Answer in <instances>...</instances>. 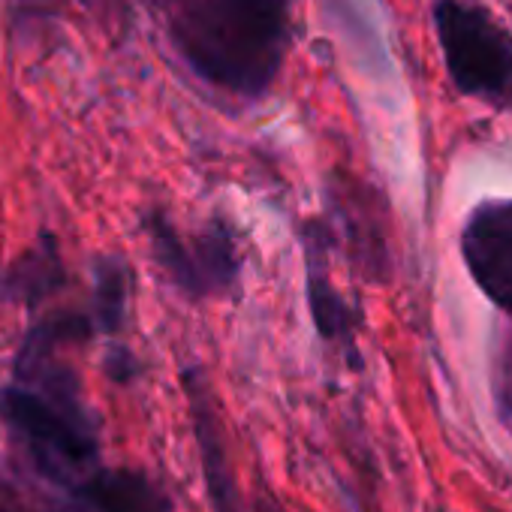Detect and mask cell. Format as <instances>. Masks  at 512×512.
<instances>
[{
    "mask_svg": "<svg viewBox=\"0 0 512 512\" xmlns=\"http://www.w3.org/2000/svg\"><path fill=\"white\" fill-rule=\"evenodd\" d=\"M175 55L208 85L256 100L275 85L290 43V0H148Z\"/></svg>",
    "mask_w": 512,
    "mask_h": 512,
    "instance_id": "6da1fadb",
    "label": "cell"
},
{
    "mask_svg": "<svg viewBox=\"0 0 512 512\" xmlns=\"http://www.w3.org/2000/svg\"><path fill=\"white\" fill-rule=\"evenodd\" d=\"M19 386L0 389L4 416L31 446L37 467L55 482H85V470L97 461L94 422L88 419L73 377L52 368L49 347L28 338L19 359Z\"/></svg>",
    "mask_w": 512,
    "mask_h": 512,
    "instance_id": "7a4b0ae2",
    "label": "cell"
},
{
    "mask_svg": "<svg viewBox=\"0 0 512 512\" xmlns=\"http://www.w3.org/2000/svg\"><path fill=\"white\" fill-rule=\"evenodd\" d=\"M431 19L455 91L512 109V31L479 0H437Z\"/></svg>",
    "mask_w": 512,
    "mask_h": 512,
    "instance_id": "3957f363",
    "label": "cell"
},
{
    "mask_svg": "<svg viewBox=\"0 0 512 512\" xmlns=\"http://www.w3.org/2000/svg\"><path fill=\"white\" fill-rule=\"evenodd\" d=\"M467 275L512 320V199L479 202L461 226Z\"/></svg>",
    "mask_w": 512,
    "mask_h": 512,
    "instance_id": "277c9868",
    "label": "cell"
},
{
    "mask_svg": "<svg viewBox=\"0 0 512 512\" xmlns=\"http://www.w3.org/2000/svg\"><path fill=\"white\" fill-rule=\"evenodd\" d=\"M184 386H187L196 449H199V458H202V473H205V485H208V497L214 503V512H241L235 476H232L229 458H226L223 422L217 416V404H214V398L208 392V383L196 368H190L184 374Z\"/></svg>",
    "mask_w": 512,
    "mask_h": 512,
    "instance_id": "5b68a950",
    "label": "cell"
},
{
    "mask_svg": "<svg viewBox=\"0 0 512 512\" xmlns=\"http://www.w3.org/2000/svg\"><path fill=\"white\" fill-rule=\"evenodd\" d=\"M79 494L97 512H172L169 494L133 470H97L85 476Z\"/></svg>",
    "mask_w": 512,
    "mask_h": 512,
    "instance_id": "8992f818",
    "label": "cell"
},
{
    "mask_svg": "<svg viewBox=\"0 0 512 512\" xmlns=\"http://www.w3.org/2000/svg\"><path fill=\"white\" fill-rule=\"evenodd\" d=\"M145 229H148V238H151L154 260L169 272L175 287H181L190 296H205V287H202L199 272H196L193 250L178 238V232L169 226V220L163 214H151L145 220Z\"/></svg>",
    "mask_w": 512,
    "mask_h": 512,
    "instance_id": "52a82bcc",
    "label": "cell"
},
{
    "mask_svg": "<svg viewBox=\"0 0 512 512\" xmlns=\"http://www.w3.org/2000/svg\"><path fill=\"white\" fill-rule=\"evenodd\" d=\"M308 302H311V314H314V326L326 341H344L350 344L353 338V326L356 317L350 311V305L335 293V287L329 284L323 263L311 256V269H308Z\"/></svg>",
    "mask_w": 512,
    "mask_h": 512,
    "instance_id": "ba28073f",
    "label": "cell"
},
{
    "mask_svg": "<svg viewBox=\"0 0 512 512\" xmlns=\"http://www.w3.org/2000/svg\"><path fill=\"white\" fill-rule=\"evenodd\" d=\"M64 281L61 260H58V247L55 241H40L31 253H25L10 272V293L28 305H37L46 299L58 284Z\"/></svg>",
    "mask_w": 512,
    "mask_h": 512,
    "instance_id": "9c48e42d",
    "label": "cell"
},
{
    "mask_svg": "<svg viewBox=\"0 0 512 512\" xmlns=\"http://www.w3.org/2000/svg\"><path fill=\"white\" fill-rule=\"evenodd\" d=\"M127 314V266L112 256H103L97 263V296H94V317L100 332L115 335L124 326Z\"/></svg>",
    "mask_w": 512,
    "mask_h": 512,
    "instance_id": "30bf717a",
    "label": "cell"
},
{
    "mask_svg": "<svg viewBox=\"0 0 512 512\" xmlns=\"http://www.w3.org/2000/svg\"><path fill=\"white\" fill-rule=\"evenodd\" d=\"M491 395H494V410L503 428L512 434V332H503V341L494 350V365H491Z\"/></svg>",
    "mask_w": 512,
    "mask_h": 512,
    "instance_id": "8fae6325",
    "label": "cell"
},
{
    "mask_svg": "<svg viewBox=\"0 0 512 512\" xmlns=\"http://www.w3.org/2000/svg\"><path fill=\"white\" fill-rule=\"evenodd\" d=\"M106 371H109V377L115 380V383H130L133 380V374L139 371V365H136V359L127 353V350H112L109 356H106Z\"/></svg>",
    "mask_w": 512,
    "mask_h": 512,
    "instance_id": "7c38bea8",
    "label": "cell"
}]
</instances>
